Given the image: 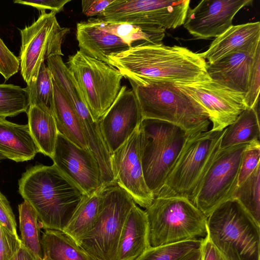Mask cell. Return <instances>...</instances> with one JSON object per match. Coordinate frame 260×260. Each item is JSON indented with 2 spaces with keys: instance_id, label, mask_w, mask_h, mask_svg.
I'll use <instances>...</instances> for the list:
<instances>
[{
  "instance_id": "6da1fadb",
  "label": "cell",
  "mask_w": 260,
  "mask_h": 260,
  "mask_svg": "<svg viewBox=\"0 0 260 260\" xmlns=\"http://www.w3.org/2000/svg\"><path fill=\"white\" fill-rule=\"evenodd\" d=\"M108 64L123 77L137 83H190L211 79L201 53L186 47L141 45L110 55Z\"/></svg>"
},
{
  "instance_id": "7a4b0ae2",
  "label": "cell",
  "mask_w": 260,
  "mask_h": 260,
  "mask_svg": "<svg viewBox=\"0 0 260 260\" xmlns=\"http://www.w3.org/2000/svg\"><path fill=\"white\" fill-rule=\"evenodd\" d=\"M18 185L20 194L35 209L45 230L62 232L87 196L54 164L28 169Z\"/></svg>"
},
{
  "instance_id": "3957f363",
  "label": "cell",
  "mask_w": 260,
  "mask_h": 260,
  "mask_svg": "<svg viewBox=\"0 0 260 260\" xmlns=\"http://www.w3.org/2000/svg\"><path fill=\"white\" fill-rule=\"evenodd\" d=\"M129 81L143 119H157L174 124L190 136L208 131L210 120L206 111L175 83L140 84Z\"/></svg>"
},
{
  "instance_id": "277c9868",
  "label": "cell",
  "mask_w": 260,
  "mask_h": 260,
  "mask_svg": "<svg viewBox=\"0 0 260 260\" xmlns=\"http://www.w3.org/2000/svg\"><path fill=\"white\" fill-rule=\"evenodd\" d=\"M207 228L209 239L227 260H260V225L237 199L215 208Z\"/></svg>"
},
{
  "instance_id": "5b68a950",
  "label": "cell",
  "mask_w": 260,
  "mask_h": 260,
  "mask_svg": "<svg viewBox=\"0 0 260 260\" xmlns=\"http://www.w3.org/2000/svg\"><path fill=\"white\" fill-rule=\"evenodd\" d=\"M150 246L204 238L207 217L187 198L155 197L145 210Z\"/></svg>"
},
{
  "instance_id": "8992f818",
  "label": "cell",
  "mask_w": 260,
  "mask_h": 260,
  "mask_svg": "<svg viewBox=\"0 0 260 260\" xmlns=\"http://www.w3.org/2000/svg\"><path fill=\"white\" fill-rule=\"evenodd\" d=\"M225 129L189 136L155 197H182L191 201L220 149Z\"/></svg>"
},
{
  "instance_id": "52a82bcc",
  "label": "cell",
  "mask_w": 260,
  "mask_h": 260,
  "mask_svg": "<svg viewBox=\"0 0 260 260\" xmlns=\"http://www.w3.org/2000/svg\"><path fill=\"white\" fill-rule=\"evenodd\" d=\"M140 126L144 178L155 198L190 135L176 125L157 119H143Z\"/></svg>"
},
{
  "instance_id": "ba28073f",
  "label": "cell",
  "mask_w": 260,
  "mask_h": 260,
  "mask_svg": "<svg viewBox=\"0 0 260 260\" xmlns=\"http://www.w3.org/2000/svg\"><path fill=\"white\" fill-rule=\"evenodd\" d=\"M135 204L131 194L116 182L104 185L98 215L79 246L96 260H116L122 227Z\"/></svg>"
},
{
  "instance_id": "9c48e42d",
  "label": "cell",
  "mask_w": 260,
  "mask_h": 260,
  "mask_svg": "<svg viewBox=\"0 0 260 260\" xmlns=\"http://www.w3.org/2000/svg\"><path fill=\"white\" fill-rule=\"evenodd\" d=\"M67 66L78 84L92 117L98 121L118 95L123 75L112 66L79 50L69 56Z\"/></svg>"
},
{
  "instance_id": "30bf717a",
  "label": "cell",
  "mask_w": 260,
  "mask_h": 260,
  "mask_svg": "<svg viewBox=\"0 0 260 260\" xmlns=\"http://www.w3.org/2000/svg\"><path fill=\"white\" fill-rule=\"evenodd\" d=\"M56 14L41 11L37 20L20 30L21 44L18 58L21 75L27 86L36 80L45 59L63 55L61 44L70 28L59 25Z\"/></svg>"
},
{
  "instance_id": "8fae6325",
  "label": "cell",
  "mask_w": 260,
  "mask_h": 260,
  "mask_svg": "<svg viewBox=\"0 0 260 260\" xmlns=\"http://www.w3.org/2000/svg\"><path fill=\"white\" fill-rule=\"evenodd\" d=\"M248 144L220 148L205 174L191 202L207 217L221 204L233 198Z\"/></svg>"
},
{
  "instance_id": "7c38bea8",
  "label": "cell",
  "mask_w": 260,
  "mask_h": 260,
  "mask_svg": "<svg viewBox=\"0 0 260 260\" xmlns=\"http://www.w3.org/2000/svg\"><path fill=\"white\" fill-rule=\"evenodd\" d=\"M190 2L189 0H114L98 18L110 22L175 29L183 25Z\"/></svg>"
},
{
  "instance_id": "4fadbf2b",
  "label": "cell",
  "mask_w": 260,
  "mask_h": 260,
  "mask_svg": "<svg viewBox=\"0 0 260 260\" xmlns=\"http://www.w3.org/2000/svg\"><path fill=\"white\" fill-rule=\"evenodd\" d=\"M176 84L206 111L212 123V131H222L247 108L245 93L231 89L212 79Z\"/></svg>"
},
{
  "instance_id": "5bb4252c",
  "label": "cell",
  "mask_w": 260,
  "mask_h": 260,
  "mask_svg": "<svg viewBox=\"0 0 260 260\" xmlns=\"http://www.w3.org/2000/svg\"><path fill=\"white\" fill-rule=\"evenodd\" d=\"M142 146L143 132L140 125L111 154V167L115 182L131 194L136 204L146 209L151 204L154 196L144 178Z\"/></svg>"
},
{
  "instance_id": "9a60e30c",
  "label": "cell",
  "mask_w": 260,
  "mask_h": 260,
  "mask_svg": "<svg viewBox=\"0 0 260 260\" xmlns=\"http://www.w3.org/2000/svg\"><path fill=\"white\" fill-rule=\"evenodd\" d=\"M53 164L67 177L89 195L102 184L99 163L88 148H82L58 133Z\"/></svg>"
},
{
  "instance_id": "2e32d148",
  "label": "cell",
  "mask_w": 260,
  "mask_h": 260,
  "mask_svg": "<svg viewBox=\"0 0 260 260\" xmlns=\"http://www.w3.org/2000/svg\"><path fill=\"white\" fill-rule=\"evenodd\" d=\"M253 0H203L188 8L184 27L197 39L217 38L231 26L234 16Z\"/></svg>"
},
{
  "instance_id": "e0dca14e",
  "label": "cell",
  "mask_w": 260,
  "mask_h": 260,
  "mask_svg": "<svg viewBox=\"0 0 260 260\" xmlns=\"http://www.w3.org/2000/svg\"><path fill=\"white\" fill-rule=\"evenodd\" d=\"M143 119L134 91L122 86L113 104L98 121L111 154L130 137Z\"/></svg>"
},
{
  "instance_id": "ac0fdd59",
  "label": "cell",
  "mask_w": 260,
  "mask_h": 260,
  "mask_svg": "<svg viewBox=\"0 0 260 260\" xmlns=\"http://www.w3.org/2000/svg\"><path fill=\"white\" fill-rule=\"evenodd\" d=\"M260 45V23L249 22L232 25L215 38L202 57L212 63L234 52H243L253 57Z\"/></svg>"
},
{
  "instance_id": "d6986e66",
  "label": "cell",
  "mask_w": 260,
  "mask_h": 260,
  "mask_svg": "<svg viewBox=\"0 0 260 260\" xmlns=\"http://www.w3.org/2000/svg\"><path fill=\"white\" fill-rule=\"evenodd\" d=\"M76 36L80 51L107 64L110 55L129 48L121 38L102 29L96 18L77 23Z\"/></svg>"
},
{
  "instance_id": "ffe728a7",
  "label": "cell",
  "mask_w": 260,
  "mask_h": 260,
  "mask_svg": "<svg viewBox=\"0 0 260 260\" xmlns=\"http://www.w3.org/2000/svg\"><path fill=\"white\" fill-rule=\"evenodd\" d=\"M150 247L145 211L135 204L122 227L116 260H136Z\"/></svg>"
},
{
  "instance_id": "44dd1931",
  "label": "cell",
  "mask_w": 260,
  "mask_h": 260,
  "mask_svg": "<svg viewBox=\"0 0 260 260\" xmlns=\"http://www.w3.org/2000/svg\"><path fill=\"white\" fill-rule=\"evenodd\" d=\"M252 57L243 52H234L212 63L207 62L209 77L220 84L246 93Z\"/></svg>"
},
{
  "instance_id": "7402d4cb",
  "label": "cell",
  "mask_w": 260,
  "mask_h": 260,
  "mask_svg": "<svg viewBox=\"0 0 260 260\" xmlns=\"http://www.w3.org/2000/svg\"><path fill=\"white\" fill-rule=\"evenodd\" d=\"M0 152L16 162L31 160L40 152L28 124H16L6 118H0Z\"/></svg>"
},
{
  "instance_id": "603a6c76",
  "label": "cell",
  "mask_w": 260,
  "mask_h": 260,
  "mask_svg": "<svg viewBox=\"0 0 260 260\" xmlns=\"http://www.w3.org/2000/svg\"><path fill=\"white\" fill-rule=\"evenodd\" d=\"M96 19L102 29L119 37L129 48L160 45L165 37V29L159 26L110 22Z\"/></svg>"
},
{
  "instance_id": "cb8c5ba5",
  "label": "cell",
  "mask_w": 260,
  "mask_h": 260,
  "mask_svg": "<svg viewBox=\"0 0 260 260\" xmlns=\"http://www.w3.org/2000/svg\"><path fill=\"white\" fill-rule=\"evenodd\" d=\"M53 115L58 132L82 148H87L77 113L70 104L52 78Z\"/></svg>"
},
{
  "instance_id": "d4e9b609",
  "label": "cell",
  "mask_w": 260,
  "mask_h": 260,
  "mask_svg": "<svg viewBox=\"0 0 260 260\" xmlns=\"http://www.w3.org/2000/svg\"><path fill=\"white\" fill-rule=\"evenodd\" d=\"M26 113L29 131L40 152L51 158L58 133L54 118L35 106H30Z\"/></svg>"
},
{
  "instance_id": "484cf974",
  "label": "cell",
  "mask_w": 260,
  "mask_h": 260,
  "mask_svg": "<svg viewBox=\"0 0 260 260\" xmlns=\"http://www.w3.org/2000/svg\"><path fill=\"white\" fill-rule=\"evenodd\" d=\"M104 186L102 185L84 198L62 231L79 246L83 238L91 229L98 215Z\"/></svg>"
},
{
  "instance_id": "4316f807",
  "label": "cell",
  "mask_w": 260,
  "mask_h": 260,
  "mask_svg": "<svg viewBox=\"0 0 260 260\" xmlns=\"http://www.w3.org/2000/svg\"><path fill=\"white\" fill-rule=\"evenodd\" d=\"M258 104L253 108H246L233 123L225 129L220 148L249 143L259 140L260 128Z\"/></svg>"
},
{
  "instance_id": "83f0119b",
  "label": "cell",
  "mask_w": 260,
  "mask_h": 260,
  "mask_svg": "<svg viewBox=\"0 0 260 260\" xmlns=\"http://www.w3.org/2000/svg\"><path fill=\"white\" fill-rule=\"evenodd\" d=\"M41 242L43 260H90L89 255L62 231L45 230Z\"/></svg>"
},
{
  "instance_id": "f1b7e54d",
  "label": "cell",
  "mask_w": 260,
  "mask_h": 260,
  "mask_svg": "<svg viewBox=\"0 0 260 260\" xmlns=\"http://www.w3.org/2000/svg\"><path fill=\"white\" fill-rule=\"evenodd\" d=\"M21 240L23 245L39 260H43L40 228L35 209L26 201L18 206Z\"/></svg>"
},
{
  "instance_id": "f546056e",
  "label": "cell",
  "mask_w": 260,
  "mask_h": 260,
  "mask_svg": "<svg viewBox=\"0 0 260 260\" xmlns=\"http://www.w3.org/2000/svg\"><path fill=\"white\" fill-rule=\"evenodd\" d=\"M30 98V106L39 107L53 115L54 94L51 73L43 62L40 67L36 80L26 86Z\"/></svg>"
},
{
  "instance_id": "4dcf8cb0",
  "label": "cell",
  "mask_w": 260,
  "mask_h": 260,
  "mask_svg": "<svg viewBox=\"0 0 260 260\" xmlns=\"http://www.w3.org/2000/svg\"><path fill=\"white\" fill-rule=\"evenodd\" d=\"M233 198L238 200L260 225V164L242 184L238 186Z\"/></svg>"
},
{
  "instance_id": "1f68e13d",
  "label": "cell",
  "mask_w": 260,
  "mask_h": 260,
  "mask_svg": "<svg viewBox=\"0 0 260 260\" xmlns=\"http://www.w3.org/2000/svg\"><path fill=\"white\" fill-rule=\"evenodd\" d=\"M29 106V94L26 87L0 84V118L27 112Z\"/></svg>"
},
{
  "instance_id": "d6a6232c",
  "label": "cell",
  "mask_w": 260,
  "mask_h": 260,
  "mask_svg": "<svg viewBox=\"0 0 260 260\" xmlns=\"http://www.w3.org/2000/svg\"><path fill=\"white\" fill-rule=\"evenodd\" d=\"M203 239L150 247L136 260H180L200 248Z\"/></svg>"
},
{
  "instance_id": "836d02e7",
  "label": "cell",
  "mask_w": 260,
  "mask_h": 260,
  "mask_svg": "<svg viewBox=\"0 0 260 260\" xmlns=\"http://www.w3.org/2000/svg\"><path fill=\"white\" fill-rule=\"evenodd\" d=\"M260 87V45L253 56L249 73L244 102L247 108H254L258 103Z\"/></svg>"
},
{
  "instance_id": "e575fe53",
  "label": "cell",
  "mask_w": 260,
  "mask_h": 260,
  "mask_svg": "<svg viewBox=\"0 0 260 260\" xmlns=\"http://www.w3.org/2000/svg\"><path fill=\"white\" fill-rule=\"evenodd\" d=\"M259 160V140H255L248 144L243 153L240 168L238 186L242 184L260 164Z\"/></svg>"
},
{
  "instance_id": "d590c367",
  "label": "cell",
  "mask_w": 260,
  "mask_h": 260,
  "mask_svg": "<svg viewBox=\"0 0 260 260\" xmlns=\"http://www.w3.org/2000/svg\"><path fill=\"white\" fill-rule=\"evenodd\" d=\"M22 244L18 236L11 232L0 222V260H10Z\"/></svg>"
},
{
  "instance_id": "8d00e7d4",
  "label": "cell",
  "mask_w": 260,
  "mask_h": 260,
  "mask_svg": "<svg viewBox=\"0 0 260 260\" xmlns=\"http://www.w3.org/2000/svg\"><path fill=\"white\" fill-rule=\"evenodd\" d=\"M19 69V58L8 49L0 38V74L7 80L17 73Z\"/></svg>"
},
{
  "instance_id": "74e56055",
  "label": "cell",
  "mask_w": 260,
  "mask_h": 260,
  "mask_svg": "<svg viewBox=\"0 0 260 260\" xmlns=\"http://www.w3.org/2000/svg\"><path fill=\"white\" fill-rule=\"evenodd\" d=\"M70 2L71 0H15L14 3L30 6L40 11L50 10L57 14L62 11L64 6Z\"/></svg>"
},
{
  "instance_id": "f35d334b",
  "label": "cell",
  "mask_w": 260,
  "mask_h": 260,
  "mask_svg": "<svg viewBox=\"0 0 260 260\" xmlns=\"http://www.w3.org/2000/svg\"><path fill=\"white\" fill-rule=\"evenodd\" d=\"M0 222L11 232L18 235L17 224L9 202L0 191Z\"/></svg>"
},
{
  "instance_id": "ab89813d",
  "label": "cell",
  "mask_w": 260,
  "mask_h": 260,
  "mask_svg": "<svg viewBox=\"0 0 260 260\" xmlns=\"http://www.w3.org/2000/svg\"><path fill=\"white\" fill-rule=\"evenodd\" d=\"M114 0H83L81 1L82 13L87 17H100Z\"/></svg>"
},
{
  "instance_id": "60d3db41",
  "label": "cell",
  "mask_w": 260,
  "mask_h": 260,
  "mask_svg": "<svg viewBox=\"0 0 260 260\" xmlns=\"http://www.w3.org/2000/svg\"><path fill=\"white\" fill-rule=\"evenodd\" d=\"M202 260H227L209 239L208 235L202 239Z\"/></svg>"
},
{
  "instance_id": "b9f144b4",
  "label": "cell",
  "mask_w": 260,
  "mask_h": 260,
  "mask_svg": "<svg viewBox=\"0 0 260 260\" xmlns=\"http://www.w3.org/2000/svg\"><path fill=\"white\" fill-rule=\"evenodd\" d=\"M10 260H39L22 244L21 248Z\"/></svg>"
},
{
  "instance_id": "7bdbcfd3",
  "label": "cell",
  "mask_w": 260,
  "mask_h": 260,
  "mask_svg": "<svg viewBox=\"0 0 260 260\" xmlns=\"http://www.w3.org/2000/svg\"><path fill=\"white\" fill-rule=\"evenodd\" d=\"M180 260H202V251L201 247L191 251Z\"/></svg>"
},
{
  "instance_id": "ee69618b",
  "label": "cell",
  "mask_w": 260,
  "mask_h": 260,
  "mask_svg": "<svg viewBox=\"0 0 260 260\" xmlns=\"http://www.w3.org/2000/svg\"><path fill=\"white\" fill-rule=\"evenodd\" d=\"M6 158L7 157L2 153L0 152V162L1 161V160Z\"/></svg>"
},
{
  "instance_id": "f6af8a7d",
  "label": "cell",
  "mask_w": 260,
  "mask_h": 260,
  "mask_svg": "<svg viewBox=\"0 0 260 260\" xmlns=\"http://www.w3.org/2000/svg\"><path fill=\"white\" fill-rule=\"evenodd\" d=\"M89 256V259H90V260H96V259H94V258H92V257H90V256Z\"/></svg>"
}]
</instances>
